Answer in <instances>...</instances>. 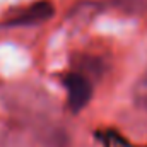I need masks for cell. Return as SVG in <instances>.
<instances>
[{
  "label": "cell",
  "instance_id": "obj_5",
  "mask_svg": "<svg viewBox=\"0 0 147 147\" xmlns=\"http://www.w3.org/2000/svg\"><path fill=\"white\" fill-rule=\"evenodd\" d=\"M134 99H135V105L139 108L147 111V65L134 87Z\"/></svg>",
  "mask_w": 147,
  "mask_h": 147
},
{
  "label": "cell",
  "instance_id": "obj_4",
  "mask_svg": "<svg viewBox=\"0 0 147 147\" xmlns=\"http://www.w3.org/2000/svg\"><path fill=\"white\" fill-rule=\"evenodd\" d=\"M115 3L128 16H142L147 12V0H115Z\"/></svg>",
  "mask_w": 147,
  "mask_h": 147
},
{
  "label": "cell",
  "instance_id": "obj_1",
  "mask_svg": "<svg viewBox=\"0 0 147 147\" xmlns=\"http://www.w3.org/2000/svg\"><path fill=\"white\" fill-rule=\"evenodd\" d=\"M0 147H69V135L48 111L21 108L3 125Z\"/></svg>",
  "mask_w": 147,
  "mask_h": 147
},
{
  "label": "cell",
  "instance_id": "obj_3",
  "mask_svg": "<svg viewBox=\"0 0 147 147\" xmlns=\"http://www.w3.org/2000/svg\"><path fill=\"white\" fill-rule=\"evenodd\" d=\"M55 14V7L48 0H38L34 3L17 10L12 17L5 21L9 28H19V26H38L46 21H50Z\"/></svg>",
  "mask_w": 147,
  "mask_h": 147
},
{
  "label": "cell",
  "instance_id": "obj_2",
  "mask_svg": "<svg viewBox=\"0 0 147 147\" xmlns=\"http://www.w3.org/2000/svg\"><path fill=\"white\" fill-rule=\"evenodd\" d=\"M62 82L67 91L69 108L74 113L86 108V105L91 101V96H92V80L86 77L84 74L72 70V72L62 75Z\"/></svg>",
  "mask_w": 147,
  "mask_h": 147
},
{
  "label": "cell",
  "instance_id": "obj_6",
  "mask_svg": "<svg viewBox=\"0 0 147 147\" xmlns=\"http://www.w3.org/2000/svg\"><path fill=\"white\" fill-rule=\"evenodd\" d=\"M111 147H130V146L123 144V142H121V140H118V139H113V140H111Z\"/></svg>",
  "mask_w": 147,
  "mask_h": 147
}]
</instances>
